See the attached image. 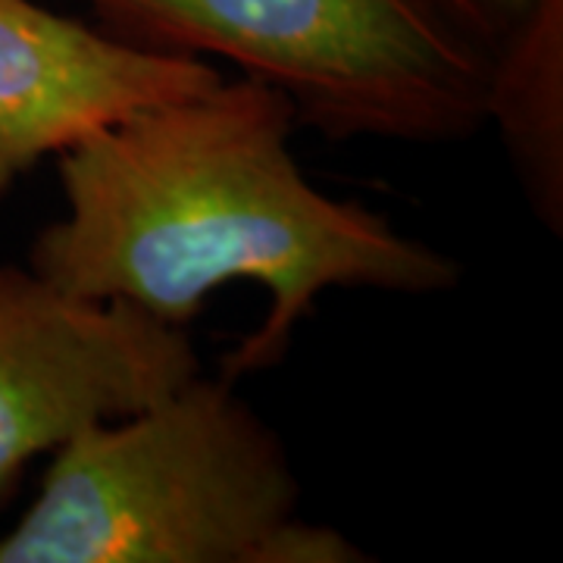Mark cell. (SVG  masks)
<instances>
[{
    "mask_svg": "<svg viewBox=\"0 0 563 563\" xmlns=\"http://www.w3.org/2000/svg\"><path fill=\"white\" fill-rule=\"evenodd\" d=\"M298 129L282 91L244 76L98 129L54 157L66 210L25 263L73 295L181 329L217 288L257 282L269 303L222 357L232 383L285 361L322 291H451L463 276L451 254L307 179Z\"/></svg>",
    "mask_w": 563,
    "mask_h": 563,
    "instance_id": "cell-1",
    "label": "cell"
},
{
    "mask_svg": "<svg viewBox=\"0 0 563 563\" xmlns=\"http://www.w3.org/2000/svg\"><path fill=\"white\" fill-rule=\"evenodd\" d=\"M298 504L279 432L201 369L60 444L0 563H266Z\"/></svg>",
    "mask_w": 563,
    "mask_h": 563,
    "instance_id": "cell-2",
    "label": "cell"
},
{
    "mask_svg": "<svg viewBox=\"0 0 563 563\" xmlns=\"http://www.w3.org/2000/svg\"><path fill=\"white\" fill-rule=\"evenodd\" d=\"M141 51L229 60L329 141L454 144L485 129L488 57L422 0H85Z\"/></svg>",
    "mask_w": 563,
    "mask_h": 563,
    "instance_id": "cell-3",
    "label": "cell"
},
{
    "mask_svg": "<svg viewBox=\"0 0 563 563\" xmlns=\"http://www.w3.org/2000/svg\"><path fill=\"white\" fill-rule=\"evenodd\" d=\"M198 373L188 329L129 301L73 295L29 263H0V507L29 463Z\"/></svg>",
    "mask_w": 563,
    "mask_h": 563,
    "instance_id": "cell-4",
    "label": "cell"
},
{
    "mask_svg": "<svg viewBox=\"0 0 563 563\" xmlns=\"http://www.w3.org/2000/svg\"><path fill=\"white\" fill-rule=\"evenodd\" d=\"M220 79L217 63L141 51L38 0H0V201L91 132Z\"/></svg>",
    "mask_w": 563,
    "mask_h": 563,
    "instance_id": "cell-5",
    "label": "cell"
},
{
    "mask_svg": "<svg viewBox=\"0 0 563 563\" xmlns=\"http://www.w3.org/2000/svg\"><path fill=\"white\" fill-rule=\"evenodd\" d=\"M485 57V125L498 129L532 217L563 235V0H532Z\"/></svg>",
    "mask_w": 563,
    "mask_h": 563,
    "instance_id": "cell-6",
    "label": "cell"
},
{
    "mask_svg": "<svg viewBox=\"0 0 563 563\" xmlns=\"http://www.w3.org/2000/svg\"><path fill=\"white\" fill-rule=\"evenodd\" d=\"M422 3L483 54H488L532 7V0H422Z\"/></svg>",
    "mask_w": 563,
    "mask_h": 563,
    "instance_id": "cell-7",
    "label": "cell"
},
{
    "mask_svg": "<svg viewBox=\"0 0 563 563\" xmlns=\"http://www.w3.org/2000/svg\"><path fill=\"white\" fill-rule=\"evenodd\" d=\"M369 561L357 542L335 526L310 523L298 514L282 526L266 548V563H361Z\"/></svg>",
    "mask_w": 563,
    "mask_h": 563,
    "instance_id": "cell-8",
    "label": "cell"
}]
</instances>
